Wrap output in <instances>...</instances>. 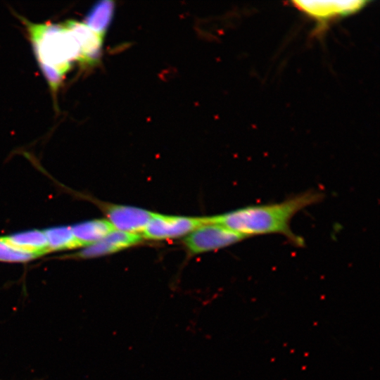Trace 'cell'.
Returning a JSON list of instances; mask_svg holds the SVG:
<instances>
[{"mask_svg":"<svg viewBox=\"0 0 380 380\" xmlns=\"http://www.w3.org/2000/svg\"><path fill=\"white\" fill-rule=\"evenodd\" d=\"M322 198V193L308 191L279 203L246 206L207 219L208 222L224 226L245 238L280 234L300 246L303 242L293 233L291 221L301 210L318 203Z\"/></svg>","mask_w":380,"mask_h":380,"instance_id":"obj_1","label":"cell"},{"mask_svg":"<svg viewBox=\"0 0 380 380\" xmlns=\"http://www.w3.org/2000/svg\"><path fill=\"white\" fill-rule=\"evenodd\" d=\"M42 72L54 71L63 77L72 61L81 62L80 44L63 23L34 24L23 19Z\"/></svg>","mask_w":380,"mask_h":380,"instance_id":"obj_2","label":"cell"},{"mask_svg":"<svg viewBox=\"0 0 380 380\" xmlns=\"http://www.w3.org/2000/svg\"><path fill=\"white\" fill-rule=\"evenodd\" d=\"M245 239L224 226L208 222L189 233L184 244L191 253L196 254L222 248Z\"/></svg>","mask_w":380,"mask_h":380,"instance_id":"obj_3","label":"cell"},{"mask_svg":"<svg viewBox=\"0 0 380 380\" xmlns=\"http://www.w3.org/2000/svg\"><path fill=\"white\" fill-rule=\"evenodd\" d=\"M207 222V217H190L153 213L141 236L153 240L177 238L189 234Z\"/></svg>","mask_w":380,"mask_h":380,"instance_id":"obj_4","label":"cell"},{"mask_svg":"<svg viewBox=\"0 0 380 380\" xmlns=\"http://www.w3.org/2000/svg\"><path fill=\"white\" fill-rule=\"evenodd\" d=\"M293 6L308 17L325 23L353 14L365 7L367 1H294Z\"/></svg>","mask_w":380,"mask_h":380,"instance_id":"obj_5","label":"cell"},{"mask_svg":"<svg viewBox=\"0 0 380 380\" xmlns=\"http://www.w3.org/2000/svg\"><path fill=\"white\" fill-rule=\"evenodd\" d=\"M115 229L133 233L142 234L153 213L147 210L122 205L99 203Z\"/></svg>","mask_w":380,"mask_h":380,"instance_id":"obj_6","label":"cell"},{"mask_svg":"<svg viewBox=\"0 0 380 380\" xmlns=\"http://www.w3.org/2000/svg\"><path fill=\"white\" fill-rule=\"evenodd\" d=\"M142 240L139 234L114 229L97 242L86 246L80 251L61 256L67 259H89L111 254L134 246Z\"/></svg>","mask_w":380,"mask_h":380,"instance_id":"obj_7","label":"cell"},{"mask_svg":"<svg viewBox=\"0 0 380 380\" xmlns=\"http://www.w3.org/2000/svg\"><path fill=\"white\" fill-rule=\"evenodd\" d=\"M77 40L82 53L81 62L94 64L99 60L103 37L89 28L84 23L68 20L64 23Z\"/></svg>","mask_w":380,"mask_h":380,"instance_id":"obj_8","label":"cell"},{"mask_svg":"<svg viewBox=\"0 0 380 380\" xmlns=\"http://www.w3.org/2000/svg\"><path fill=\"white\" fill-rule=\"evenodd\" d=\"M2 236L17 249L32 254L37 258L50 253L44 230L32 229Z\"/></svg>","mask_w":380,"mask_h":380,"instance_id":"obj_9","label":"cell"},{"mask_svg":"<svg viewBox=\"0 0 380 380\" xmlns=\"http://www.w3.org/2000/svg\"><path fill=\"white\" fill-rule=\"evenodd\" d=\"M70 227L82 248L97 242L115 229L110 222L105 219L87 220Z\"/></svg>","mask_w":380,"mask_h":380,"instance_id":"obj_10","label":"cell"},{"mask_svg":"<svg viewBox=\"0 0 380 380\" xmlns=\"http://www.w3.org/2000/svg\"><path fill=\"white\" fill-rule=\"evenodd\" d=\"M115 4L111 1H101L94 5L87 13L85 23L89 28L104 37L114 13Z\"/></svg>","mask_w":380,"mask_h":380,"instance_id":"obj_11","label":"cell"},{"mask_svg":"<svg viewBox=\"0 0 380 380\" xmlns=\"http://www.w3.org/2000/svg\"><path fill=\"white\" fill-rule=\"evenodd\" d=\"M50 253L81 248L70 226H56L44 229Z\"/></svg>","mask_w":380,"mask_h":380,"instance_id":"obj_12","label":"cell"},{"mask_svg":"<svg viewBox=\"0 0 380 380\" xmlns=\"http://www.w3.org/2000/svg\"><path fill=\"white\" fill-rule=\"evenodd\" d=\"M37 258L32 254L20 251L0 236V262L23 263Z\"/></svg>","mask_w":380,"mask_h":380,"instance_id":"obj_13","label":"cell"}]
</instances>
